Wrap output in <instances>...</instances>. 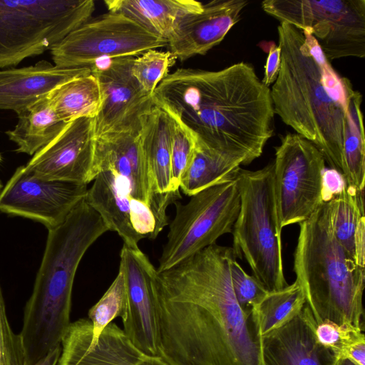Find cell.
<instances>
[{
  "label": "cell",
  "instance_id": "1",
  "mask_svg": "<svg viewBox=\"0 0 365 365\" xmlns=\"http://www.w3.org/2000/svg\"><path fill=\"white\" fill-rule=\"evenodd\" d=\"M232 247L215 244L156 272L160 356L170 365H263L262 336L234 294Z\"/></svg>",
  "mask_w": 365,
  "mask_h": 365
},
{
  "label": "cell",
  "instance_id": "2",
  "mask_svg": "<svg viewBox=\"0 0 365 365\" xmlns=\"http://www.w3.org/2000/svg\"><path fill=\"white\" fill-rule=\"evenodd\" d=\"M153 100L197 143L240 165L259 158L273 135L270 88L246 62L218 71L178 68L160 83Z\"/></svg>",
  "mask_w": 365,
  "mask_h": 365
},
{
  "label": "cell",
  "instance_id": "3",
  "mask_svg": "<svg viewBox=\"0 0 365 365\" xmlns=\"http://www.w3.org/2000/svg\"><path fill=\"white\" fill-rule=\"evenodd\" d=\"M282 61L270 88L274 113L321 151L343 175V146L356 90L340 76L315 38L287 23L277 26Z\"/></svg>",
  "mask_w": 365,
  "mask_h": 365
},
{
  "label": "cell",
  "instance_id": "4",
  "mask_svg": "<svg viewBox=\"0 0 365 365\" xmlns=\"http://www.w3.org/2000/svg\"><path fill=\"white\" fill-rule=\"evenodd\" d=\"M108 231L85 197L61 225L48 230L19 333L25 365H34L61 345L71 324L72 289L78 265L89 247Z\"/></svg>",
  "mask_w": 365,
  "mask_h": 365
},
{
  "label": "cell",
  "instance_id": "5",
  "mask_svg": "<svg viewBox=\"0 0 365 365\" xmlns=\"http://www.w3.org/2000/svg\"><path fill=\"white\" fill-rule=\"evenodd\" d=\"M299 225L294 272L316 324L330 321L364 331L362 296L365 268L336 239L329 202Z\"/></svg>",
  "mask_w": 365,
  "mask_h": 365
},
{
  "label": "cell",
  "instance_id": "6",
  "mask_svg": "<svg viewBox=\"0 0 365 365\" xmlns=\"http://www.w3.org/2000/svg\"><path fill=\"white\" fill-rule=\"evenodd\" d=\"M237 178L240 207L232 230L234 255L245 259L253 276L269 292L282 289L288 284L283 269L273 163L257 170L240 168Z\"/></svg>",
  "mask_w": 365,
  "mask_h": 365
},
{
  "label": "cell",
  "instance_id": "7",
  "mask_svg": "<svg viewBox=\"0 0 365 365\" xmlns=\"http://www.w3.org/2000/svg\"><path fill=\"white\" fill-rule=\"evenodd\" d=\"M94 10L93 0L0 1V68L50 50Z\"/></svg>",
  "mask_w": 365,
  "mask_h": 365
},
{
  "label": "cell",
  "instance_id": "8",
  "mask_svg": "<svg viewBox=\"0 0 365 365\" xmlns=\"http://www.w3.org/2000/svg\"><path fill=\"white\" fill-rule=\"evenodd\" d=\"M237 172L190 196L186 204L173 203L175 216L169 225L157 272L174 267L232 232L240 207Z\"/></svg>",
  "mask_w": 365,
  "mask_h": 365
},
{
  "label": "cell",
  "instance_id": "9",
  "mask_svg": "<svg viewBox=\"0 0 365 365\" xmlns=\"http://www.w3.org/2000/svg\"><path fill=\"white\" fill-rule=\"evenodd\" d=\"M262 9L313 36L329 61L365 57V0H265Z\"/></svg>",
  "mask_w": 365,
  "mask_h": 365
},
{
  "label": "cell",
  "instance_id": "10",
  "mask_svg": "<svg viewBox=\"0 0 365 365\" xmlns=\"http://www.w3.org/2000/svg\"><path fill=\"white\" fill-rule=\"evenodd\" d=\"M275 147L273 185L280 227L304 222L324 202L325 159L303 136L288 133Z\"/></svg>",
  "mask_w": 365,
  "mask_h": 365
},
{
  "label": "cell",
  "instance_id": "11",
  "mask_svg": "<svg viewBox=\"0 0 365 365\" xmlns=\"http://www.w3.org/2000/svg\"><path fill=\"white\" fill-rule=\"evenodd\" d=\"M168 43L126 16L108 11L68 34L50 51L56 66L77 68L105 59L138 56Z\"/></svg>",
  "mask_w": 365,
  "mask_h": 365
},
{
  "label": "cell",
  "instance_id": "12",
  "mask_svg": "<svg viewBox=\"0 0 365 365\" xmlns=\"http://www.w3.org/2000/svg\"><path fill=\"white\" fill-rule=\"evenodd\" d=\"M87 190L85 183L39 179L21 165L0 192V212L40 222L49 230L66 220Z\"/></svg>",
  "mask_w": 365,
  "mask_h": 365
},
{
  "label": "cell",
  "instance_id": "13",
  "mask_svg": "<svg viewBox=\"0 0 365 365\" xmlns=\"http://www.w3.org/2000/svg\"><path fill=\"white\" fill-rule=\"evenodd\" d=\"M134 58L105 59L91 66L103 94L101 108L93 118L96 138L108 133L140 131L143 118L155 106L153 96L131 74Z\"/></svg>",
  "mask_w": 365,
  "mask_h": 365
},
{
  "label": "cell",
  "instance_id": "14",
  "mask_svg": "<svg viewBox=\"0 0 365 365\" xmlns=\"http://www.w3.org/2000/svg\"><path fill=\"white\" fill-rule=\"evenodd\" d=\"M112 170L126 180L131 198L149 206L161 232L168 225L166 209L180 198V191L156 194L153 190L140 131H120L96 138L93 177ZM94 180V179H93Z\"/></svg>",
  "mask_w": 365,
  "mask_h": 365
},
{
  "label": "cell",
  "instance_id": "15",
  "mask_svg": "<svg viewBox=\"0 0 365 365\" xmlns=\"http://www.w3.org/2000/svg\"><path fill=\"white\" fill-rule=\"evenodd\" d=\"M95 144L93 118L76 119L37 151L24 168L41 180L88 185L94 179Z\"/></svg>",
  "mask_w": 365,
  "mask_h": 365
},
{
  "label": "cell",
  "instance_id": "16",
  "mask_svg": "<svg viewBox=\"0 0 365 365\" xmlns=\"http://www.w3.org/2000/svg\"><path fill=\"white\" fill-rule=\"evenodd\" d=\"M119 269L123 273L126 302L123 330L148 356H160L159 334L152 281L157 270L139 247L123 245Z\"/></svg>",
  "mask_w": 365,
  "mask_h": 365
},
{
  "label": "cell",
  "instance_id": "17",
  "mask_svg": "<svg viewBox=\"0 0 365 365\" xmlns=\"http://www.w3.org/2000/svg\"><path fill=\"white\" fill-rule=\"evenodd\" d=\"M93 338L89 319L71 322L61 339L58 365H136L147 356L113 322L96 341Z\"/></svg>",
  "mask_w": 365,
  "mask_h": 365
},
{
  "label": "cell",
  "instance_id": "18",
  "mask_svg": "<svg viewBox=\"0 0 365 365\" xmlns=\"http://www.w3.org/2000/svg\"><path fill=\"white\" fill-rule=\"evenodd\" d=\"M247 0H213L201 11L184 18L168 40L169 51L176 60L205 55L222 41L240 20Z\"/></svg>",
  "mask_w": 365,
  "mask_h": 365
},
{
  "label": "cell",
  "instance_id": "19",
  "mask_svg": "<svg viewBox=\"0 0 365 365\" xmlns=\"http://www.w3.org/2000/svg\"><path fill=\"white\" fill-rule=\"evenodd\" d=\"M308 305L291 321L262 336L263 365H335L339 356L317 340Z\"/></svg>",
  "mask_w": 365,
  "mask_h": 365
},
{
  "label": "cell",
  "instance_id": "20",
  "mask_svg": "<svg viewBox=\"0 0 365 365\" xmlns=\"http://www.w3.org/2000/svg\"><path fill=\"white\" fill-rule=\"evenodd\" d=\"M90 73L91 66L60 68L45 60L28 67L0 71V110L18 113L60 85Z\"/></svg>",
  "mask_w": 365,
  "mask_h": 365
},
{
  "label": "cell",
  "instance_id": "21",
  "mask_svg": "<svg viewBox=\"0 0 365 365\" xmlns=\"http://www.w3.org/2000/svg\"><path fill=\"white\" fill-rule=\"evenodd\" d=\"M93 180L85 196L87 203L101 216L108 230L118 233L124 245L138 247L143 238L130 222V196L126 180L112 170L100 172Z\"/></svg>",
  "mask_w": 365,
  "mask_h": 365
},
{
  "label": "cell",
  "instance_id": "22",
  "mask_svg": "<svg viewBox=\"0 0 365 365\" xmlns=\"http://www.w3.org/2000/svg\"><path fill=\"white\" fill-rule=\"evenodd\" d=\"M108 11L122 14L148 31L169 40L186 16L202 11L195 0H106Z\"/></svg>",
  "mask_w": 365,
  "mask_h": 365
},
{
  "label": "cell",
  "instance_id": "23",
  "mask_svg": "<svg viewBox=\"0 0 365 365\" xmlns=\"http://www.w3.org/2000/svg\"><path fill=\"white\" fill-rule=\"evenodd\" d=\"M172 118L155 106L143 118L140 134L143 150L156 194L171 192Z\"/></svg>",
  "mask_w": 365,
  "mask_h": 365
},
{
  "label": "cell",
  "instance_id": "24",
  "mask_svg": "<svg viewBox=\"0 0 365 365\" xmlns=\"http://www.w3.org/2000/svg\"><path fill=\"white\" fill-rule=\"evenodd\" d=\"M18 122L6 134L17 145V153L34 155L53 140L67 123L52 106L48 95L17 113Z\"/></svg>",
  "mask_w": 365,
  "mask_h": 365
},
{
  "label": "cell",
  "instance_id": "25",
  "mask_svg": "<svg viewBox=\"0 0 365 365\" xmlns=\"http://www.w3.org/2000/svg\"><path fill=\"white\" fill-rule=\"evenodd\" d=\"M48 98L58 116L65 123L81 118H95L103 103L100 84L92 73L60 85Z\"/></svg>",
  "mask_w": 365,
  "mask_h": 365
},
{
  "label": "cell",
  "instance_id": "26",
  "mask_svg": "<svg viewBox=\"0 0 365 365\" xmlns=\"http://www.w3.org/2000/svg\"><path fill=\"white\" fill-rule=\"evenodd\" d=\"M240 168L236 162L196 142L192 163L181 180L180 188L191 196L231 178Z\"/></svg>",
  "mask_w": 365,
  "mask_h": 365
},
{
  "label": "cell",
  "instance_id": "27",
  "mask_svg": "<svg viewBox=\"0 0 365 365\" xmlns=\"http://www.w3.org/2000/svg\"><path fill=\"white\" fill-rule=\"evenodd\" d=\"M362 96L356 91L350 107L343 146V177L346 185L364 191L365 182V135L361 108Z\"/></svg>",
  "mask_w": 365,
  "mask_h": 365
},
{
  "label": "cell",
  "instance_id": "28",
  "mask_svg": "<svg viewBox=\"0 0 365 365\" xmlns=\"http://www.w3.org/2000/svg\"><path fill=\"white\" fill-rule=\"evenodd\" d=\"M305 302L304 292L297 281L282 289L269 292L253 311L261 336L291 321Z\"/></svg>",
  "mask_w": 365,
  "mask_h": 365
},
{
  "label": "cell",
  "instance_id": "29",
  "mask_svg": "<svg viewBox=\"0 0 365 365\" xmlns=\"http://www.w3.org/2000/svg\"><path fill=\"white\" fill-rule=\"evenodd\" d=\"M329 202L334 235L356 262L354 239L359 223L364 217V191L346 185Z\"/></svg>",
  "mask_w": 365,
  "mask_h": 365
},
{
  "label": "cell",
  "instance_id": "30",
  "mask_svg": "<svg viewBox=\"0 0 365 365\" xmlns=\"http://www.w3.org/2000/svg\"><path fill=\"white\" fill-rule=\"evenodd\" d=\"M126 288L123 273H118L102 297L88 311V316L93 325V341L113 319L122 317L125 312Z\"/></svg>",
  "mask_w": 365,
  "mask_h": 365
},
{
  "label": "cell",
  "instance_id": "31",
  "mask_svg": "<svg viewBox=\"0 0 365 365\" xmlns=\"http://www.w3.org/2000/svg\"><path fill=\"white\" fill-rule=\"evenodd\" d=\"M175 61L176 58L169 51L151 49L134 58L130 72L143 90L153 96Z\"/></svg>",
  "mask_w": 365,
  "mask_h": 365
},
{
  "label": "cell",
  "instance_id": "32",
  "mask_svg": "<svg viewBox=\"0 0 365 365\" xmlns=\"http://www.w3.org/2000/svg\"><path fill=\"white\" fill-rule=\"evenodd\" d=\"M171 118V192H178L181 180L192 163L196 140L179 121Z\"/></svg>",
  "mask_w": 365,
  "mask_h": 365
},
{
  "label": "cell",
  "instance_id": "33",
  "mask_svg": "<svg viewBox=\"0 0 365 365\" xmlns=\"http://www.w3.org/2000/svg\"><path fill=\"white\" fill-rule=\"evenodd\" d=\"M232 285L236 300L247 316H252L255 307L269 292L253 275L248 274L233 259L230 265Z\"/></svg>",
  "mask_w": 365,
  "mask_h": 365
},
{
  "label": "cell",
  "instance_id": "34",
  "mask_svg": "<svg viewBox=\"0 0 365 365\" xmlns=\"http://www.w3.org/2000/svg\"><path fill=\"white\" fill-rule=\"evenodd\" d=\"M318 341L334 351L339 357L354 344L365 341L364 331L351 325H339L330 321L322 322L316 326Z\"/></svg>",
  "mask_w": 365,
  "mask_h": 365
},
{
  "label": "cell",
  "instance_id": "35",
  "mask_svg": "<svg viewBox=\"0 0 365 365\" xmlns=\"http://www.w3.org/2000/svg\"><path fill=\"white\" fill-rule=\"evenodd\" d=\"M0 365H25L24 352L19 334L12 330L8 321L0 287Z\"/></svg>",
  "mask_w": 365,
  "mask_h": 365
},
{
  "label": "cell",
  "instance_id": "36",
  "mask_svg": "<svg viewBox=\"0 0 365 365\" xmlns=\"http://www.w3.org/2000/svg\"><path fill=\"white\" fill-rule=\"evenodd\" d=\"M130 219L134 230L143 239H155L159 233L157 220L148 205L130 198Z\"/></svg>",
  "mask_w": 365,
  "mask_h": 365
},
{
  "label": "cell",
  "instance_id": "37",
  "mask_svg": "<svg viewBox=\"0 0 365 365\" xmlns=\"http://www.w3.org/2000/svg\"><path fill=\"white\" fill-rule=\"evenodd\" d=\"M267 57L264 66V77L262 80V83L267 87H269L276 81L281 66L282 51L279 45H276L274 42H266Z\"/></svg>",
  "mask_w": 365,
  "mask_h": 365
},
{
  "label": "cell",
  "instance_id": "38",
  "mask_svg": "<svg viewBox=\"0 0 365 365\" xmlns=\"http://www.w3.org/2000/svg\"><path fill=\"white\" fill-rule=\"evenodd\" d=\"M346 186L343 175L334 169H326L322 178L323 202L330 201Z\"/></svg>",
  "mask_w": 365,
  "mask_h": 365
},
{
  "label": "cell",
  "instance_id": "39",
  "mask_svg": "<svg viewBox=\"0 0 365 365\" xmlns=\"http://www.w3.org/2000/svg\"><path fill=\"white\" fill-rule=\"evenodd\" d=\"M354 248L356 264L365 268V217L360 220L357 227L354 239Z\"/></svg>",
  "mask_w": 365,
  "mask_h": 365
},
{
  "label": "cell",
  "instance_id": "40",
  "mask_svg": "<svg viewBox=\"0 0 365 365\" xmlns=\"http://www.w3.org/2000/svg\"><path fill=\"white\" fill-rule=\"evenodd\" d=\"M341 357L349 358L358 365H365V341L351 346Z\"/></svg>",
  "mask_w": 365,
  "mask_h": 365
},
{
  "label": "cell",
  "instance_id": "41",
  "mask_svg": "<svg viewBox=\"0 0 365 365\" xmlns=\"http://www.w3.org/2000/svg\"><path fill=\"white\" fill-rule=\"evenodd\" d=\"M61 352V346L59 345L34 365H58Z\"/></svg>",
  "mask_w": 365,
  "mask_h": 365
},
{
  "label": "cell",
  "instance_id": "42",
  "mask_svg": "<svg viewBox=\"0 0 365 365\" xmlns=\"http://www.w3.org/2000/svg\"><path fill=\"white\" fill-rule=\"evenodd\" d=\"M136 365H170L160 356H148L140 361Z\"/></svg>",
  "mask_w": 365,
  "mask_h": 365
},
{
  "label": "cell",
  "instance_id": "43",
  "mask_svg": "<svg viewBox=\"0 0 365 365\" xmlns=\"http://www.w3.org/2000/svg\"><path fill=\"white\" fill-rule=\"evenodd\" d=\"M335 365H358L351 359L346 357L338 358Z\"/></svg>",
  "mask_w": 365,
  "mask_h": 365
},
{
  "label": "cell",
  "instance_id": "44",
  "mask_svg": "<svg viewBox=\"0 0 365 365\" xmlns=\"http://www.w3.org/2000/svg\"><path fill=\"white\" fill-rule=\"evenodd\" d=\"M3 186H4L3 183L1 182V180H0V192H1V189L3 188Z\"/></svg>",
  "mask_w": 365,
  "mask_h": 365
},
{
  "label": "cell",
  "instance_id": "45",
  "mask_svg": "<svg viewBox=\"0 0 365 365\" xmlns=\"http://www.w3.org/2000/svg\"><path fill=\"white\" fill-rule=\"evenodd\" d=\"M2 161V156H1V154L0 153V163H1Z\"/></svg>",
  "mask_w": 365,
  "mask_h": 365
}]
</instances>
